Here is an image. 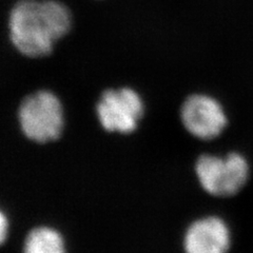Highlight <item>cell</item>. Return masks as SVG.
<instances>
[{
	"instance_id": "8992f818",
	"label": "cell",
	"mask_w": 253,
	"mask_h": 253,
	"mask_svg": "<svg viewBox=\"0 0 253 253\" xmlns=\"http://www.w3.org/2000/svg\"><path fill=\"white\" fill-rule=\"evenodd\" d=\"M230 245V229L226 221L211 215L192 221L183 241L185 253H227Z\"/></svg>"
},
{
	"instance_id": "5b68a950",
	"label": "cell",
	"mask_w": 253,
	"mask_h": 253,
	"mask_svg": "<svg viewBox=\"0 0 253 253\" xmlns=\"http://www.w3.org/2000/svg\"><path fill=\"white\" fill-rule=\"evenodd\" d=\"M180 121L192 136L202 140L218 137L227 126V115L220 102L210 95L191 94L180 107Z\"/></svg>"
},
{
	"instance_id": "7a4b0ae2",
	"label": "cell",
	"mask_w": 253,
	"mask_h": 253,
	"mask_svg": "<svg viewBox=\"0 0 253 253\" xmlns=\"http://www.w3.org/2000/svg\"><path fill=\"white\" fill-rule=\"evenodd\" d=\"M20 131L37 144L57 140L65 128V115L60 99L49 90H39L22 99L17 111Z\"/></svg>"
},
{
	"instance_id": "ba28073f",
	"label": "cell",
	"mask_w": 253,
	"mask_h": 253,
	"mask_svg": "<svg viewBox=\"0 0 253 253\" xmlns=\"http://www.w3.org/2000/svg\"><path fill=\"white\" fill-rule=\"evenodd\" d=\"M7 231H9V220L4 213L1 212V216H0V240H1V243H4Z\"/></svg>"
},
{
	"instance_id": "52a82bcc",
	"label": "cell",
	"mask_w": 253,
	"mask_h": 253,
	"mask_svg": "<svg viewBox=\"0 0 253 253\" xmlns=\"http://www.w3.org/2000/svg\"><path fill=\"white\" fill-rule=\"evenodd\" d=\"M22 253H67L61 233L49 226H38L28 232Z\"/></svg>"
},
{
	"instance_id": "277c9868",
	"label": "cell",
	"mask_w": 253,
	"mask_h": 253,
	"mask_svg": "<svg viewBox=\"0 0 253 253\" xmlns=\"http://www.w3.org/2000/svg\"><path fill=\"white\" fill-rule=\"evenodd\" d=\"M95 111L105 131L131 134L137 129L144 116L145 106L138 92L129 86H122L102 92Z\"/></svg>"
},
{
	"instance_id": "6da1fadb",
	"label": "cell",
	"mask_w": 253,
	"mask_h": 253,
	"mask_svg": "<svg viewBox=\"0 0 253 253\" xmlns=\"http://www.w3.org/2000/svg\"><path fill=\"white\" fill-rule=\"evenodd\" d=\"M72 26L68 6L58 0H17L9 12L7 30L14 49L29 58L50 55Z\"/></svg>"
},
{
	"instance_id": "3957f363",
	"label": "cell",
	"mask_w": 253,
	"mask_h": 253,
	"mask_svg": "<svg viewBox=\"0 0 253 253\" xmlns=\"http://www.w3.org/2000/svg\"><path fill=\"white\" fill-rule=\"evenodd\" d=\"M195 174L201 187L213 196L228 197L236 194L249 177V165L242 154L226 156L203 154L196 160Z\"/></svg>"
}]
</instances>
